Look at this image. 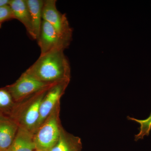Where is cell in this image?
Segmentation results:
<instances>
[{"label":"cell","instance_id":"1","mask_svg":"<svg viewBox=\"0 0 151 151\" xmlns=\"http://www.w3.org/2000/svg\"><path fill=\"white\" fill-rule=\"evenodd\" d=\"M64 50H56L40 55L25 72L47 84L70 81V67Z\"/></svg>","mask_w":151,"mask_h":151},{"label":"cell","instance_id":"2","mask_svg":"<svg viewBox=\"0 0 151 151\" xmlns=\"http://www.w3.org/2000/svg\"><path fill=\"white\" fill-rule=\"evenodd\" d=\"M58 114L57 107L34 134L37 150L49 151L58 140L62 129Z\"/></svg>","mask_w":151,"mask_h":151},{"label":"cell","instance_id":"3","mask_svg":"<svg viewBox=\"0 0 151 151\" xmlns=\"http://www.w3.org/2000/svg\"><path fill=\"white\" fill-rule=\"evenodd\" d=\"M56 0H45L42 11V19L48 22L63 40L70 43L73 29L65 14L58 10Z\"/></svg>","mask_w":151,"mask_h":151},{"label":"cell","instance_id":"4","mask_svg":"<svg viewBox=\"0 0 151 151\" xmlns=\"http://www.w3.org/2000/svg\"><path fill=\"white\" fill-rule=\"evenodd\" d=\"M56 84H47L36 79L25 71L13 84L6 88L13 99L19 101Z\"/></svg>","mask_w":151,"mask_h":151},{"label":"cell","instance_id":"5","mask_svg":"<svg viewBox=\"0 0 151 151\" xmlns=\"http://www.w3.org/2000/svg\"><path fill=\"white\" fill-rule=\"evenodd\" d=\"M37 40L40 49V55L56 50H64L70 45L60 37L48 22L44 20L42 22L40 32Z\"/></svg>","mask_w":151,"mask_h":151},{"label":"cell","instance_id":"6","mask_svg":"<svg viewBox=\"0 0 151 151\" xmlns=\"http://www.w3.org/2000/svg\"><path fill=\"white\" fill-rule=\"evenodd\" d=\"M69 82L66 81L56 83L48 89L41 103L39 120L37 130L58 106V104L59 103L60 97Z\"/></svg>","mask_w":151,"mask_h":151},{"label":"cell","instance_id":"7","mask_svg":"<svg viewBox=\"0 0 151 151\" xmlns=\"http://www.w3.org/2000/svg\"><path fill=\"white\" fill-rule=\"evenodd\" d=\"M50 87L44 89L36 94L35 97L31 102V103L22 113L19 120V126L24 127L33 134L35 133L37 129L40 118L41 103L47 92Z\"/></svg>","mask_w":151,"mask_h":151},{"label":"cell","instance_id":"8","mask_svg":"<svg viewBox=\"0 0 151 151\" xmlns=\"http://www.w3.org/2000/svg\"><path fill=\"white\" fill-rule=\"evenodd\" d=\"M9 6L12 11L15 19L24 25L31 37L36 40L32 19L26 0H10Z\"/></svg>","mask_w":151,"mask_h":151},{"label":"cell","instance_id":"9","mask_svg":"<svg viewBox=\"0 0 151 151\" xmlns=\"http://www.w3.org/2000/svg\"><path fill=\"white\" fill-rule=\"evenodd\" d=\"M19 125L13 120L0 116V151H7L12 145Z\"/></svg>","mask_w":151,"mask_h":151},{"label":"cell","instance_id":"10","mask_svg":"<svg viewBox=\"0 0 151 151\" xmlns=\"http://www.w3.org/2000/svg\"><path fill=\"white\" fill-rule=\"evenodd\" d=\"M37 150L34 134L19 125L18 129L8 151H36Z\"/></svg>","mask_w":151,"mask_h":151},{"label":"cell","instance_id":"11","mask_svg":"<svg viewBox=\"0 0 151 151\" xmlns=\"http://www.w3.org/2000/svg\"><path fill=\"white\" fill-rule=\"evenodd\" d=\"M81 139L61 129L58 140L49 151H81Z\"/></svg>","mask_w":151,"mask_h":151},{"label":"cell","instance_id":"12","mask_svg":"<svg viewBox=\"0 0 151 151\" xmlns=\"http://www.w3.org/2000/svg\"><path fill=\"white\" fill-rule=\"evenodd\" d=\"M32 19L36 40L40 32L42 21V11L44 0H26Z\"/></svg>","mask_w":151,"mask_h":151},{"label":"cell","instance_id":"13","mask_svg":"<svg viewBox=\"0 0 151 151\" xmlns=\"http://www.w3.org/2000/svg\"><path fill=\"white\" fill-rule=\"evenodd\" d=\"M127 119L128 120L136 122L140 125L139 132L135 136V141L143 139L144 137L149 136L151 130V113L150 116L144 120H139L129 116H128Z\"/></svg>","mask_w":151,"mask_h":151},{"label":"cell","instance_id":"14","mask_svg":"<svg viewBox=\"0 0 151 151\" xmlns=\"http://www.w3.org/2000/svg\"><path fill=\"white\" fill-rule=\"evenodd\" d=\"M13 98L10 93L6 89H0V108L6 109L13 104Z\"/></svg>","mask_w":151,"mask_h":151},{"label":"cell","instance_id":"15","mask_svg":"<svg viewBox=\"0 0 151 151\" xmlns=\"http://www.w3.org/2000/svg\"><path fill=\"white\" fill-rule=\"evenodd\" d=\"M14 19V16L9 5L0 7V28L4 22Z\"/></svg>","mask_w":151,"mask_h":151},{"label":"cell","instance_id":"16","mask_svg":"<svg viewBox=\"0 0 151 151\" xmlns=\"http://www.w3.org/2000/svg\"><path fill=\"white\" fill-rule=\"evenodd\" d=\"M10 0H0V7L9 5Z\"/></svg>","mask_w":151,"mask_h":151},{"label":"cell","instance_id":"17","mask_svg":"<svg viewBox=\"0 0 151 151\" xmlns=\"http://www.w3.org/2000/svg\"><path fill=\"white\" fill-rule=\"evenodd\" d=\"M36 151H40L36 150Z\"/></svg>","mask_w":151,"mask_h":151},{"label":"cell","instance_id":"18","mask_svg":"<svg viewBox=\"0 0 151 151\" xmlns=\"http://www.w3.org/2000/svg\"></svg>","mask_w":151,"mask_h":151}]
</instances>
